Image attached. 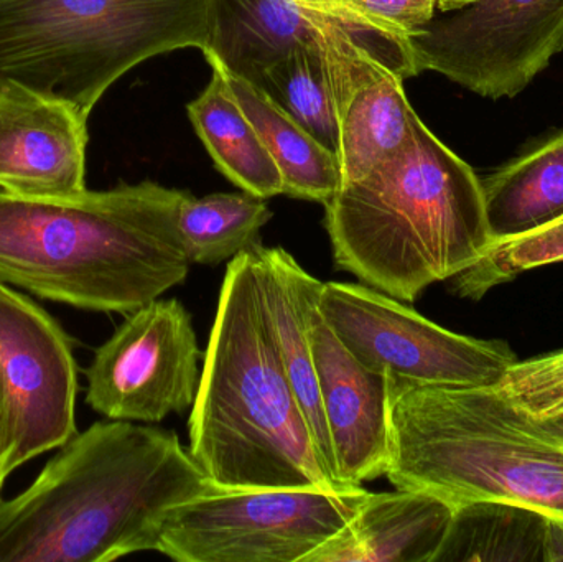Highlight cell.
<instances>
[{"label":"cell","instance_id":"1","mask_svg":"<svg viewBox=\"0 0 563 562\" xmlns=\"http://www.w3.org/2000/svg\"><path fill=\"white\" fill-rule=\"evenodd\" d=\"M218 491L175 432L99 421L0 500V562H111L157 550L172 511Z\"/></svg>","mask_w":563,"mask_h":562},{"label":"cell","instance_id":"2","mask_svg":"<svg viewBox=\"0 0 563 562\" xmlns=\"http://www.w3.org/2000/svg\"><path fill=\"white\" fill-rule=\"evenodd\" d=\"M187 194L151 180L69 197L0 190V283L129 316L187 280L178 231Z\"/></svg>","mask_w":563,"mask_h":562},{"label":"cell","instance_id":"3","mask_svg":"<svg viewBox=\"0 0 563 562\" xmlns=\"http://www.w3.org/2000/svg\"><path fill=\"white\" fill-rule=\"evenodd\" d=\"M191 458L221 492L347 491L324 465L288 382L253 247L228 264L197 398Z\"/></svg>","mask_w":563,"mask_h":562},{"label":"cell","instance_id":"4","mask_svg":"<svg viewBox=\"0 0 563 562\" xmlns=\"http://www.w3.org/2000/svg\"><path fill=\"white\" fill-rule=\"evenodd\" d=\"M336 269L404 304L492 246L482 178L413 114L396 154L324 203Z\"/></svg>","mask_w":563,"mask_h":562},{"label":"cell","instance_id":"5","mask_svg":"<svg viewBox=\"0 0 563 562\" xmlns=\"http://www.w3.org/2000/svg\"><path fill=\"white\" fill-rule=\"evenodd\" d=\"M389 444L386 477L397 491L426 492L453 510L508 502L563 520V429L532 418L496 386L389 375Z\"/></svg>","mask_w":563,"mask_h":562},{"label":"cell","instance_id":"6","mask_svg":"<svg viewBox=\"0 0 563 562\" xmlns=\"http://www.w3.org/2000/svg\"><path fill=\"white\" fill-rule=\"evenodd\" d=\"M210 36L211 0H0V75L89 118L125 73Z\"/></svg>","mask_w":563,"mask_h":562},{"label":"cell","instance_id":"7","mask_svg":"<svg viewBox=\"0 0 563 562\" xmlns=\"http://www.w3.org/2000/svg\"><path fill=\"white\" fill-rule=\"evenodd\" d=\"M369 494L363 485L214 491L172 511L155 551L177 562H305Z\"/></svg>","mask_w":563,"mask_h":562},{"label":"cell","instance_id":"8","mask_svg":"<svg viewBox=\"0 0 563 562\" xmlns=\"http://www.w3.org/2000/svg\"><path fill=\"white\" fill-rule=\"evenodd\" d=\"M563 49V0H476L407 40L413 76L439 73L485 99L521 95Z\"/></svg>","mask_w":563,"mask_h":562},{"label":"cell","instance_id":"9","mask_svg":"<svg viewBox=\"0 0 563 562\" xmlns=\"http://www.w3.org/2000/svg\"><path fill=\"white\" fill-rule=\"evenodd\" d=\"M324 322L369 370L435 386H496L515 352L430 322L400 300L364 284L323 283L317 302Z\"/></svg>","mask_w":563,"mask_h":562},{"label":"cell","instance_id":"10","mask_svg":"<svg viewBox=\"0 0 563 562\" xmlns=\"http://www.w3.org/2000/svg\"><path fill=\"white\" fill-rule=\"evenodd\" d=\"M194 322L177 299H157L102 343L86 368V403L112 421L157 425L194 406L200 385Z\"/></svg>","mask_w":563,"mask_h":562},{"label":"cell","instance_id":"11","mask_svg":"<svg viewBox=\"0 0 563 562\" xmlns=\"http://www.w3.org/2000/svg\"><path fill=\"white\" fill-rule=\"evenodd\" d=\"M0 385L16 469L76 434L78 368L68 333L38 304L0 283Z\"/></svg>","mask_w":563,"mask_h":562},{"label":"cell","instance_id":"12","mask_svg":"<svg viewBox=\"0 0 563 562\" xmlns=\"http://www.w3.org/2000/svg\"><path fill=\"white\" fill-rule=\"evenodd\" d=\"M88 118L63 99L0 75V190L69 197L86 190Z\"/></svg>","mask_w":563,"mask_h":562},{"label":"cell","instance_id":"13","mask_svg":"<svg viewBox=\"0 0 563 562\" xmlns=\"http://www.w3.org/2000/svg\"><path fill=\"white\" fill-rule=\"evenodd\" d=\"M310 337L338 478L361 487L386 475L389 465V375L364 366L324 322L317 304Z\"/></svg>","mask_w":563,"mask_h":562},{"label":"cell","instance_id":"14","mask_svg":"<svg viewBox=\"0 0 563 562\" xmlns=\"http://www.w3.org/2000/svg\"><path fill=\"white\" fill-rule=\"evenodd\" d=\"M253 251L256 254L257 276L264 302L269 312L288 382L297 396L298 405L324 465L338 478L330 434L321 406L310 337L311 307L317 304L323 283L308 274L297 260L282 247H266L256 243Z\"/></svg>","mask_w":563,"mask_h":562},{"label":"cell","instance_id":"15","mask_svg":"<svg viewBox=\"0 0 563 562\" xmlns=\"http://www.w3.org/2000/svg\"><path fill=\"white\" fill-rule=\"evenodd\" d=\"M453 511L426 492L369 494L360 511L305 562H433Z\"/></svg>","mask_w":563,"mask_h":562},{"label":"cell","instance_id":"16","mask_svg":"<svg viewBox=\"0 0 563 562\" xmlns=\"http://www.w3.org/2000/svg\"><path fill=\"white\" fill-rule=\"evenodd\" d=\"M327 22L290 0H211V36L203 55L257 85L295 46L317 45Z\"/></svg>","mask_w":563,"mask_h":562},{"label":"cell","instance_id":"17","mask_svg":"<svg viewBox=\"0 0 563 562\" xmlns=\"http://www.w3.org/2000/svg\"><path fill=\"white\" fill-rule=\"evenodd\" d=\"M492 244L563 217V129L482 178Z\"/></svg>","mask_w":563,"mask_h":562},{"label":"cell","instance_id":"18","mask_svg":"<svg viewBox=\"0 0 563 562\" xmlns=\"http://www.w3.org/2000/svg\"><path fill=\"white\" fill-rule=\"evenodd\" d=\"M207 59L213 75L207 88L187 106L198 137L224 177L241 190L264 200L284 195L279 168L260 132L238 104L220 62L211 56Z\"/></svg>","mask_w":563,"mask_h":562},{"label":"cell","instance_id":"19","mask_svg":"<svg viewBox=\"0 0 563 562\" xmlns=\"http://www.w3.org/2000/svg\"><path fill=\"white\" fill-rule=\"evenodd\" d=\"M221 68L238 104L260 132L279 168L284 195L323 205L330 201L343 185L338 155L282 111L263 89L228 71L223 65Z\"/></svg>","mask_w":563,"mask_h":562},{"label":"cell","instance_id":"20","mask_svg":"<svg viewBox=\"0 0 563 562\" xmlns=\"http://www.w3.org/2000/svg\"><path fill=\"white\" fill-rule=\"evenodd\" d=\"M404 76L383 68L361 82L338 109L343 184L360 180L396 154L410 134L416 114L404 89Z\"/></svg>","mask_w":563,"mask_h":562},{"label":"cell","instance_id":"21","mask_svg":"<svg viewBox=\"0 0 563 562\" xmlns=\"http://www.w3.org/2000/svg\"><path fill=\"white\" fill-rule=\"evenodd\" d=\"M549 517L508 502H473L453 511L433 562H544Z\"/></svg>","mask_w":563,"mask_h":562},{"label":"cell","instance_id":"22","mask_svg":"<svg viewBox=\"0 0 563 562\" xmlns=\"http://www.w3.org/2000/svg\"><path fill=\"white\" fill-rule=\"evenodd\" d=\"M273 211L264 198L247 194L185 195L178 231L191 264L214 266L234 260L257 243Z\"/></svg>","mask_w":563,"mask_h":562},{"label":"cell","instance_id":"23","mask_svg":"<svg viewBox=\"0 0 563 562\" xmlns=\"http://www.w3.org/2000/svg\"><path fill=\"white\" fill-rule=\"evenodd\" d=\"M256 86L323 147L338 155L340 119L317 45L295 46L264 71Z\"/></svg>","mask_w":563,"mask_h":562},{"label":"cell","instance_id":"24","mask_svg":"<svg viewBox=\"0 0 563 562\" xmlns=\"http://www.w3.org/2000/svg\"><path fill=\"white\" fill-rule=\"evenodd\" d=\"M558 263H563V217L541 230L493 243L475 266L450 280L456 296L479 300L519 274Z\"/></svg>","mask_w":563,"mask_h":562},{"label":"cell","instance_id":"25","mask_svg":"<svg viewBox=\"0 0 563 562\" xmlns=\"http://www.w3.org/2000/svg\"><path fill=\"white\" fill-rule=\"evenodd\" d=\"M307 12L336 20L364 35L407 46V40L437 13L435 0H290Z\"/></svg>","mask_w":563,"mask_h":562},{"label":"cell","instance_id":"26","mask_svg":"<svg viewBox=\"0 0 563 562\" xmlns=\"http://www.w3.org/2000/svg\"><path fill=\"white\" fill-rule=\"evenodd\" d=\"M496 388L539 421H563V350L512 363Z\"/></svg>","mask_w":563,"mask_h":562},{"label":"cell","instance_id":"27","mask_svg":"<svg viewBox=\"0 0 563 562\" xmlns=\"http://www.w3.org/2000/svg\"><path fill=\"white\" fill-rule=\"evenodd\" d=\"M15 451V434H13L5 396L0 385V500H2V488L7 477L16 471Z\"/></svg>","mask_w":563,"mask_h":562},{"label":"cell","instance_id":"28","mask_svg":"<svg viewBox=\"0 0 563 562\" xmlns=\"http://www.w3.org/2000/svg\"><path fill=\"white\" fill-rule=\"evenodd\" d=\"M544 562H563V520L549 517Z\"/></svg>","mask_w":563,"mask_h":562},{"label":"cell","instance_id":"29","mask_svg":"<svg viewBox=\"0 0 563 562\" xmlns=\"http://www.w3.org/2000/svg\"><path fill=\"white\" fill-rule=\"evenodd\" d=\"M473 2L476 0H435V9L437 12H452V10L462 9Z\"/></svg>","mask_w":563,"mask_h":562},{"label":"cell","instance_id":"30","mask_svg":"<svg viewBox=\"0 0 563 562\" xmlns=\"http://www.w3.org/2000/svg\"><path fill=\"white\" fill-rule=\"evenodd\" d=\"M555 425L561 426V428L563 429V421H558L555 422Z\"/></svg>","mask_w":563,"mask_h":562}]
</instances>
